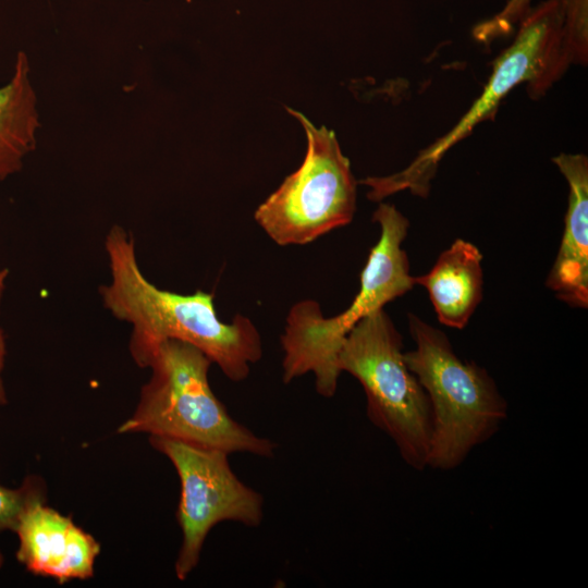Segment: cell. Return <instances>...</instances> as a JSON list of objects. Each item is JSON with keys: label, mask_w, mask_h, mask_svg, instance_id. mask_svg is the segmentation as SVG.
<instances>
[{"label": "cell", "mask_w": 588, "mask_h": 588, "mask_svg": "<svg viewBox=\"0 0 588 588\" xmlns=\"http://www.w3.org/2000/svg\"><path fill=\"white\" fill-rule=\"evenodd\" d=\"M338 366L360 383L368 419L391 438L403 461L416 470L428 467L429 399L407 367L402 335L383 308L360 319L348 332Z\"/></svg>", "instance_id": "cell-6"}, {"label": "cell", "mask_w": 588, "mask_h": 588, "mask_svg": "<svg viewBox=\"0 0 588 588\" xmlns=\"http://www.w3.org/2000/svg\"><path fill=\"white\" fill-rule=\"evenodd\" d=\"M530 1L509 0L498 14L474 28L475 38L481 42H490L495 37L509 34L530 9Z\"/></svg>", "instance_id": "cell-15"}, {"label": "cell", "mask_w": 588, "mask_h": 588, "mask_svg": "<svg viewBox=\"0 0 588 588\" xmlns=\"http://www.w3.org/2000/svg\"><path fill=\"white\" fill-rule=\"evenodd\" d=\"M110 281L99 289L103 306L118 320L131 324L130 353L146 368L156 348L168 340L200 350L231 381L245 380L262 356V342L253 321L237 314L221 321L213 295L203 291L179 294L162 290L142 272L133 236L113 225L106 235Z\"/></svg>", "instance_id": "cell-1"}, {"label": "cell", "mask_w": 588, "mask_h": 588, "mask_svg": "<svg viewBox=\"0 0 588 588\" xmlns=\"http://www.w3.org/2000/svg\"><path fill=\"white\" fill-rule=\"evenodd\" d=\"M47 487L35 475L27 476L17 488L0 485V532H15L25 512L37 503H46Z\"/></svg>", "instance_id": "cell-13"}, {"label": "cell", "mask_w": 588, "mask_h": 588, "mask_svg": "<svg viewBox=\"0 0 588 588\" xmlns=\"http://www.w3.org/2000/svg\"><path fill=\"white\" fill-rule=\"evenodd\" d=\"M286 109L306 132L307 152L301 167L255 211L258 225L281 246L314 242L347 225L356 210V181L334 133Z\"/></svg>", "instance_id": "cell-7"}, {"label": "cell", "mask_w": 588, "mask_h": 588, "mask_svg": "<svg viewBox=\"0 0 588 588\" xmlns=\"http://www.w3.org/2000/svg\"><path fill=\"white\" fill-rule=\"evenodd\" d=\"M482 254L473 243L455 240L426 274L415 277L425 287L440 323L463 329L482 299Z\"/></svg>", "instance_id": "cell-11"}, {"label": "cell", "mask_w": 588, "mask_h": 588, "mask_svg": "<svg viewBox=\"0 0 588 588\" xmlns=\"http://www.w3.org/2000/svg\"><path fill=\"white\" fill-rule=\"evenodd\" d=\"M372 220L380 226V237L369 253L360 273L359 291L352 304L329 318L313 299L301 301L291 307L281 335L284 383L311 372L318 394L333 396L341 375L338 356L348 332L360 319L416 285L402 248L409 228L408 219L395 206L380 204Z\"/></svg>", "instance_id": "cell-2"}, {"label": "cell", "mask_w": 588, "mask_h": 588, "mask_svg": "<svg viewBox=\"0 0 588 588\" xmlns=\"http://www.w3.org/2000/svg\"><path fill=\"white\" fill-rule=\"evenodd\" d=\"M569 186L562 241L546 285L563 303L588 306V159L561 154L552 159Z\"/></svg>", "instance_id": "cell-10"}, {"label": "cell", "mask_w": 588, "mask_h": 588, "mask_svg": "<svg viewBox=\"0 0 588 588\" xmlns=\"http://www.w3.org/2000/svg\"><path fill=\"white\" fill-rule=\"evenodd\" d=\"M9 277L8 268H0V303L5 290V283ZM7 344L3 330L0 328V405H4L8 401L7 392L2 379V371L5 364Z\"/></svg>", "instance_id": "cell-16"}, {"label": "cell", "mask_w": 588, "mask_h": 588, "mask_svg": "<svg viewBox=\"0 0 588 588\" xmlns=\"http://www.w3.org/2000/svg\"><path fill=\"white\" fill-rule=\"evenodd\" d=\"M29 71L26 53L19 51L12 77L0 87V182L19 172L36 147L40 122Z\"/></svg>", "instance_id": "cell-12"}, {"label": "cell", "mask_w": 588, "mask_h": 588, "mask_svg": "<svg viewBox=\"0 0 588 588\" xmlns=\"http://www.w3.org/2000/svg\"><path fill=\"white\" fill-rule=\"evenodd\" d=\"M150 445L174 466L181 485L176 518L182 543L174 564L185 580L198 565L205 540L222 522L257 527L264 517V498L232 470L224 451L149 437Z\"/></svg>", "instance_id": "cell-8"}, {"label": "cell", "mask_w": 588, "mask_h": 588, "mask_svg": "<svg viewBox=\"0 0 588 588\" xmlns=\"http://www.w3.org/2000/svg\"><path fill=\"white\" fill-rule=\"evenodd\" d=\"M407 317L416 347L404 359L431 408L428 466L451 470L494 436L507 418V402L483 367L457 356L443 331L415 314Z\"/></svg>", "instance_id": "cell-4"}, {"label": "cell", "mask_w": 588, "mask_h": 588, "mask_svg": "<svg viewBox=\"0 0 588 588\" xmlns=\"http://www.w3.org/2000/svg\"><path fill=\"white\" fill-rule=\"evenodd\" d=\"M563 23V0H546L530 8L518 21L513 42L495 60L487 85L469 110L446 134L420 151L407 168L392 175L369 177L370 196L379 201L408 189L426 197L444 154L478 123L493 117L514 87L527 83L530 96L544 95L572 63Z\"/></svg>", "instance_id": "cell-5"}, {"label": "cell", "mask_w": 588, "mask_h": 588, "mask_svg": "<svg viewBox=\"0 0 588 588\" xmlns=\"http://www.w3.org/2000/svg\"><path fill=\"white\" fill-rule=\"evenodd\" d=\"M211 364L188 343H161L147 362L151 376L140 390L136 408L117 432H145L228 454L274 456L278 444L235 420L215 395L208 379Z\"/></svg>", "instance_id": "cell-3"}, {"label": "cell", "mask_w": 588, "mask_h": 588, "mask_svg": "<svg viewBox=\"0 0 588 588\" xmlns=\"http://www.w3.org/2000/svg\"><path fill=\"white\" fill-rule=\"evenodd\" d=\"M3 562H4V558H3V554H2V552L0 550V569H1L2 565H3Z\"/></svg>", "instance_id": "cell-17"}, {"label": "cell", "mask_w": 588, "mask_h": 588, "mask_svg": "<svg viewBox=\"0 0 588 588\" xmlns=\"http://www.w3.org/2000/svg\"><path fill=\"white\" fill-rule=\"evenodd\" d=\"M564 36L573 63L586 64L588 56V0H563Z\"/></svg>", "instance_id": "cell-14"}, {"label": "cell", "mask_w": 588, "mask_h": 588, "mask_svg": "<svg viewBox=\"0 0 588 588\" xmlns=\"http://www.w3.org/2000/svg\"><path fill=\"white\" fill-rule=\"evenodd\" d=\"M15 534L16 559L29 573L51 577L59 584L94 575L100 544L71 516L37 503L25 512Z\"/></svg>", "instance_id": "cell-9"}]
</instances>
